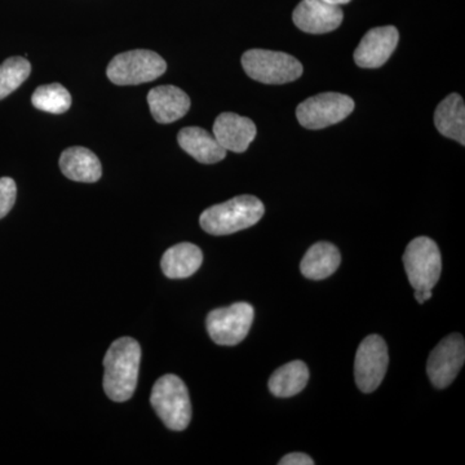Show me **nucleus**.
Wrapping results in <instances>:
<instances>
[{"mask_svg": "<svg viewBox=\"0 0 465 465\" xmlns=\"http://www.w3.org/2000/svg\"><path fill=\"white\" fill-rule=\"evenodd\" d=\"M142 348L133 338L118 339L104 358V391L114 402H125L134 396L139 379Z\"/></svg>", "mask_w": 465, "mask_h": 465, "instance_id": "1", "label": "nucleus"}, {"mask_svg": "<svg viewBox=\"0 0 465 465\" xmlns=\"http://www.w3.org/2000/svg\"><path fill=\"white\" fill-rule=\"evenodd\" d=\"M264 213V204L259 198L240 195L207 208L200 217V224L208 234L228 235L258 224Z\"/></svg>", "mask_w": 465, "mask_h": 465, "instance_id": "2", "label": "nucleus"}, {"mask_svg": "<svg viewBox=\"0 0 465 465\" xmlns=\"http://www.w3.org/2000/svg\"><path fill=\"white\" fill-rule=\"evenodd\" d=\"M150 403L168 430L180 432L191 424V397L179 376L164 375L158 379L150 394Z\"/></svg>", "mask_w": 465, "mask_h": 465, "instance_id": "3", "label": "nucleus"}, {"mask_svg": "<svg viewBox=\"0 0 465 465\" xmlns=\"http://www.w3.org/2000/svg\"><path fill=\"white\" fill-rule=\"evenodd\" d=\"M242 66L253 81L264 84H284L302 74V63L284 52L250 50L242 56Z\"/></svg>", "mask_w": 465, "mask_h": 465, "instance_id": "4", "label": "nucleus"}, {"mask_svg": "<svg viewBox=\"0 0 465 465\" xmlns=\"http://www.w3.org/2000/svg\"><path fill=\"white\" fill-rule=\"evenodd\" d=\"M166 70V61L155 52L134 50L116 54L110 61L106 75L116 85H136L155 81Z\"/></svg>", "mask_w": 465, "mask_h": 465, "instance_id": "5", "label": "nucleus"}, {"mask_svg": "<svg viewBox=\"0 0 465 465\" xmlns=\"http://www.w3.org/2000/svg\"><path fill=\"white\" fill-rule=\"evenodd\" d=\"M403 265L414 290H433L442 272V258L436 242L428 237L410 242L403 255Z\"/></svg>", "mask_w": 465, "mask_h": 465, "instance_id": "6", "label": "nucleus"}, {"mask_svg": "<svg viewBox=\"0 0 465 465\" xmlns=\"http://www.w3.org/2000/svg\"><path fill=\"white\" fill-rule=\"evenodd\" d=\"M354 110V101L347 94L327 92L302 101L296 109L299 124L308 130H322L344 121Z\"/></svg>", "mask_w": 465, "mask_h": 465, "instance_id": "7", "label": "nucleus"}, {"mask_svg": "<svg viewBox=\"0 0 465 465\" xmlns=\"http://www.w3.org/2000/svg\"><path fill=\"white\" fill-rule=\"evenodd\" d=\"M253 314L255 311L249 302H235L228 308L215 309L207 316L208 335L219 345L240 344L249 335Z\"/></svg>", "mask_w": 465, "mask_h": 465, "instance_id": "8", "label": "nucleus"}, {"mask_svg": "<svg viewBox=\"0 0 465 465\" xmlns=\"http://www.w3.org/2000/svg\"><path fill=\"white\" fill-rule=\"evenodd\" d=\"M390 365L387 342L379 335L363 339L354 360V379L363 393H372L381 387Z\"/></svg>", "mask_w": 465, "mask_h": 465, "instance_id": "9", "label": "nucleus"}, {"mask_svg": "<svg viewBox=\"0 0 465 465\" xmlns=\"http://www.w3.org/2000/svg\"><path fill=\"white\" fill-rule=\"evenodd\" d=\"M465 362V341L460 333H451L439 342L427 362V372L436 388L443 390L455 381Z\"/></svg>", "mask_w": 465, "mask_h": 465, "instance_id": "10", "label": "nucleus"}, {"mask_svg": "<svg viewBox=\"0 0 465 465\" xmlns=\"http://www.w3.org/2000/svg\"><path fill=\"white\" fill-rule=\"evenodd\" d=\"M342 9L324 0H302L292 14L295 25L309 34L333 32L341 25Z\"/></svg>", "mask_w": 465, "mask_h": 465, "instance_id": "11", "label": "nucleus"}, {"mask_svg": "<svg viewBox=\"0 0 465 465\" xmlns=\"http://www.w3.org/2000/svg\"><path fill=\"white\" fill-rule=\"evenodd\" d=\"M400 41L399 30L394 26L375 27L363 36L357 50L354 61L363 69H376L390 60Z\"/></svg>", "mask_w": 465, "mask_h": 465, "instance_id": "12", "label": "nucleus"}, {"mask_svg": "<svg viewBox=\"0 0 465 465\" xmlns=\"http://www.w3.org/2000/svg\"><path fill=\"white\" fill-rule=\"evenodd\" d=\"M213 136L225 150L243 153L255 140L256 125L246 116L223 113L213 124Z\"/></svg>", "mask_w": 465, "mask_h": 465, "instance_id": "13", "label": "nucleus"}, {"mask_svg": "<svg viewBox=\"0 0 465 465\" xmlns=\"http://www.w3.org/2000/svg\"><path fill=\"white\" fill-rule=\"evenodd\" d=\"M150 113L155 122L161 124L179 121L191 109V99L174 85H159L148 94Z\"/></svg>", "mask_w": 465, "mask_h": 465, "instance_id": "14", "label": "nucleus"}, {"mask_svg": "<svg viewBox=\"0 0 465 465\" xmlns=\"http://www.w3.org/2000/svg\"><path fill=\"white\" fill-rule=\"evenodd\" d=\"M60 168L64 176L73 182L96 183L103 176L100 159L90 149L82 146L64 150L60 157Z\"/></svg>", "mask_w": 465, "mask_h": 465, "instance_id": "15", "label": "nucleus"}, {"mask_svg": "<svg viewBox=\"0 0 465 465\" xmlns=\"http://www.w3.org/2000/svg\"><path fill=\"white\" fill-rule=\"evenodd\" d=\"M177 142L189 155L203 164H213L226 157V150L213 134L201 127H186L180 131Z\"/></svg>", "mask_w": 465, "mask_h": 465, "instance_id": "16", "label": "nucleus"}, {"mask_svg": "<svg viewBox=\"0 0 465 465\" xmlns=\"http://www.w3.org/2000/svg\"><path fill=\"white\" fill-rule=\"evenodd\" d=\"M341 262V255L338 247L330 242H318L305 253L300 271L308 280L322 281L335 273Z\"/></svg>", "mask_w": 465, "mask_h": 465, "instance_id": "17", "label": "nucleus"}, {"mask_svg": "<svg viewBox=\"0 0 465 465\" xmlns=\"http://www.w3.org/2000/svg\"><path fill=\"white\" fill-rule=\"evenodd\" d=\"M202 262L203 253L200 247L183 242L174 244L164 252L161 265L166 277L171 280H183L194 274L201 268Z\"/></svg>", "mask_w": 465, "mask_h": 465, "instance_id": "18", "label": "nucleus"}, {"mask_svg": "<svg viewBox=\"0 0 465 465\" xmlns=\"http://www.w3.org/2000/svg\"><path fill=\"white\" fill-rule=\"evenodd\" d=\"M434 124L440 134L449 139L465 143V105L463 97L451 94L437 106Z\"/></svg>", "mask_w": 465, "mask_h": 465, "instance_id": "19", "label": "nucleus"}, {"mask_svg": "<svg viewBox=\"0 0 465 465\" xmlns=\"http://www.w3.org/2000/svg\"><path fill=\"white\" fill-rule=\"evenodd\" d=\"M309 370L302 361H292L274 371L269 379V391L275 397L289 399L307 387Z\"/></svg>", "mask_w": 465, "mask_h": 465, "instance_id": "20", "label": "nucleus"}, {"mask_svg": "<svg viewBox=\"0 0 465 465\" xmlns=\"http://www.w3.org/2000/svg\"><path fill=\"white\" fill-rule=\"evenodd\" d=\"M34 108L51 114H64L72 106V96L64 85L58 84L41 85L32 96Z\"/></svg>", "mask_w": 465, "mask_h": 465, "instance_id": "21", "label": "nucleus"}, {"mask_svg": "<svg viewBox=\"0 0 465 465\" xmlns=\"http://www.w3.org/2000/svg\"><path fill=\"white\" fill-rule=\"evenodd\" d=\"M32 65L26 58L16 56L7 58L0 65V100L5 99L16 91L29 78Z\"/></svg>", "mask_w": 465, "mask_h": 465, "instance_id": "22", "label": "nucleus"}, {"mask_svg": "<svg viewBox=\"0 0 465 465\" xmlns=\"http://www.w3.org/2000/svg\"><path fill=\"white\" fill-rule=\"evenodd\" d=\"M17 186L11 177L0 179V219L7 216L16 202Z\"/></svg>", "mask_w": 465, "mask_h": 465, "instance_id": "23", "label": "nucleus"}, {"mask_svg": "<svg viewBox=\"0 0 465 465\" xmlns=\"http://www.w3.org/2000/svg\"><path fill=\"white\" fill-rule=\"evenodd\" d=\"M280 465H313L314 460L309 455L302 454V452H292V454L286 455L282 460L278 463Z\"/></svg>", "mask_w": 465, "mask_h": 465, "instance_id": "24", "label": "nucleus"}, {"mask_svg": "<svg viewBox=\"0 0 465 465\" xmlns=\"http://www.w3.org/2000/svg\"><path fill=\"white\" fill-rule=\"evenodd\" d=\"M415 299L419 304H424V291L415 290Z\"/></svg>", "mask_w": 465, "mask_h": 465, "instance_id": "25", "label": "nucleus"}, {"mask_svg": "<svg viewBox=\"0 0 465 465\" xmlns=\"http://www.w3.org/2000/svg\"><path fill=\"white\" fill-rule=\"evenodd\" d=\"M324 2L331 3V5H347L351 0H324Z\"/></svg>", "mask_w": 465, "mask_h": 465, "instance_id": "26", "label": "nucleus"}]
</instances>
